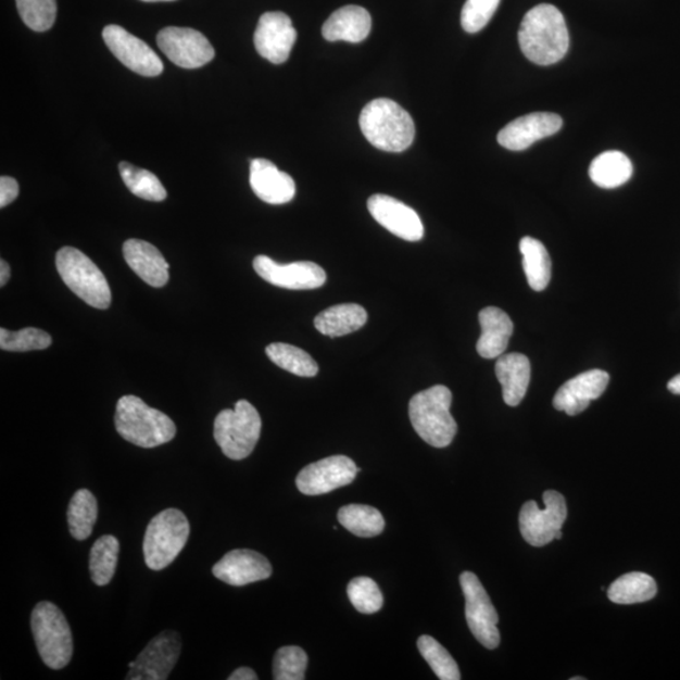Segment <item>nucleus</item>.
I'll return each mask as SVG.
<instances>
[{
    "mask_svg": "<svg viewBox=\"0 0 680 680\" xmlns=\"http://www.w3.org/2000/svg\"><path fill=\"white\" fill-rule=\"evenodd\" d=\"M518 41L525 56L540 66H550L566 56L569 35L564 14L555 5L540 4L520 23Z\"/></svg>",
    "mask_w": 680,
    "mask_h": 680,
    "instance_id": "obj_1",
    "label": "nucleus"
},
{
    "mask_svg": "<svg viewBox=\"0 0 680 680\" xmlns=\"http://www.w3.org/2000/svg\"><path fill=\"white\" fill-rule=\"evenodd\" d=\"M360 125L363 136L377 149L401 153L413 144L415 123L398 102L376 99L362 110Z\"/></svg>",
    "mask_w": 680,
    "mask_h": 680,
    "instance_id": "obj_2",
    "label": "nucleus"
},
{
    "mask_svg": "<svg viewBox=\"0 0 680 680\" xmlns=\"http://www.w3.org/2000/svg\"><path fill=\"white\" fill-rule=\"evenodd\" d=\"M115 427L123 439L146 449L167 444L177 433L169 416L133 394L117 401Z\"/></svg>",
    "mask_w": 680,
    "mask_h": 680,
    "instance_id": "obj_3",
    "label": "nucleus"
},
{
    "mask_svg": "<svg viewBox=\"0 0 680 680\" xmlns=\"http://www.w3.org/2000/svg\"><path fill=\"white\" fill-rule=\"evenodd\" d=\"M453 393L445 386H433L415 394L408 403V416L415 431L427 444L446 448L452 444L457 425L450 407Z\"/></svg>",
    "mask_w": 680,
    "mask_h": 680,
    "instance_id": "obj_4",
    "label": "nucleus"
},
{
    "mask_svg": "<svg viewBox=\"0 0 680 680\" xmlns=\"http://www.w3.org/2000/svg\"><path fill=\"white\" fill-rule=\"evenodd\" d=\"M30 627L46 666L54 670L67 667L74 654V640L60 608L49 601L37 604L30 616Z\"/></svg>",
    "mask_w": 680,
    "mask_h": 680,
    "instance_id": "obj_5",
    "label": "nucleus"
},
{
    "mask_svg": "<svg viewBox=\"0 0 680 680\" xmlns=\"http://www.w3.org/2000/svg\"><path fill=\"white\" fill-rule=\"evenodd\" d=\"M189 521L179 509H165L150 520L146 531V564L153 571H162L168 567L184 551L189 539Z\"/></svg>",
    "mask_w": 680,
    "mask_h": 680,
    "instance_id": "obj_6",
    "label": "nucleus"
},
{
    "mask_svg": "<svg viewBox=\"0 0 680 680\" xmlns=\"http://www.w3.org/2000/svg\"><path fill=\"white\" fill-rule=\"evenodd\" d=\"M56 267L62 281L86 304L102 311L112 304V290L105 275L84 252L62 248L56 255Z\"/></svg>",
    "mask_w": 680,
    "mask_h": 680,
    "instance_id": "obj_7",
    "label": "nucleus"
},
{
    "mask_svg": "<svg viewBox=\"0 0 680 680\" xmlns=\"http://www.w3.org/2000/svg\"><path fill=\"white\" fill-rule=\"evenodd\" d=\"M261 417L247 400L236 402L234 410H224L215 420V440L231 461H243L254 452L261 435Z\"/></svg>",
    "mask_w": 680,
    "mask_h": 680,
    "instance_id": "obj_8",
    "label": "nucleus"
},
{
    "mask_svg": "<svg viewBox=\"0 0 680 680\" xmlns=\"http://www.w3.org/2000/svg\"><path fill=\"white\" fill-rule=\"evenodd\" d=\"M545 508L536 502H527L520 509L519 528L524 539L534 547H543L552 541L563 539V527L567 518V505L563 494L547 490L543 494Z\"/></svg>",
    "mask_w": 680,
    "mask_h": 680,
    "instance_id": "obj_9",
    "label": "nucleus"
},
{
    "mask_svg": "<svg viewBox=\"0 0 680 680\" xmlns=\"http://www.w3.org/2000/svg\"><path fill=\"white\" fill-rule=\"evenodd\" d=\"M461 584L465 596V618L473 635L487 650H495L501 643L500 630L496 627L500 616L492 601L476 574L463 572Z\"/></svg>",
    "mask_w": 680,
    "mask_h": 680,
    "instance_id": "obj_10",
    "label": "nucleus"
},
{
    "mask_svg": "<svg viewBox=\"0 0 680 680\" xmlns=\"http://www.w3.org/2000/svg\"><path fill=\"white\" fill-rule=\"evenodd\" d=\"M156 43L165 56L181 68H200L215 58L209 39L192 28H164L158 34Z\"/></svg>",
    "mask_w": 680,
    "mask_h": 680,
    "instance_id": "obj_11",
    "label": "nucleus"
},
{
    "mask_svg": "<svg viewBox=\"0 0 680 680\" xmlns=\"http://www.w3.org/2000/svg\"><path fill=\"white\" fill-rule=\"evenodd\" d=\"M361 469L352 458L335 455L305 466L298 474L297 488L305 495H322L350 486Z\"/></svg>",
    "mask_w": 680,
    "mask_h": 680,
    "instance_id": "obj_12",
    "label": "nucleus"
},
{
    "mask_svg": "<svg viewBox=\"0 0 680 680\" xmlns=\"http://www.w3.org/2000/svg\"><path fill=\"white\" fill-rule=\"evenodd\" d=\"M102 37L114 56L134 73L147 77L160 76L163 73V62L153 49L123 27L106 26Z\"/></svg>",
    "mask_w": 680,
    "mask_h": 680,
    "instance_id": "obj_13",
    "label": "nucleus"
},
{
    "mask_svg": "<svg viewBox=\"0 0 680 680\" xmlns=\"http://www.w3.org/2000/svg\"><path fill=\"white\" fill-rule=\"evenodd\" d=\"M181 651V640L176 631H163L142 651L136 666L129 669V680H164L176 667Z\"/></svg>",
    "mask_w": 680,
    "mask_h": 680,
    "instance_id": "obj_14",
    "label": "nucleus"
},
{
    "mask_svg": "<svg viewBox=\"0 0 680 680\" xmlns=\"http://www.w3.org/2000/svg\"><path fill=\"white\" fill-rule=\"evenodd\" d=\"M254 268L260 278L282 289L313 290L327 281L323 267L311 261L280 265L270 257L260 255L254 260Z\"/></svg>",
    "mask_w": 680,
    "mask_h": 680,
    "instance_id": "obj_15",
    "label": "nucleus"
},
{
    "mask_svg": "<svg viewBox=\"0 0 680 680\" xmlns=\"http://www.w3.org/2000/svg\"><path fill=\"white\" fill-rule=\"evenodd\" d=\"M298 34L289 15L282 12H267L261 15L255 30V47L261 58L281 65L287 62Z\"/></svg>",
    "mask_w": 680,
    "mask_h": 680,
    "instance_id": "obj_16",
    "label": "nucleus"
},
{
    "mask_svg": "<svg viewBox=\"0 0 680 680\" xmlns=\"http://www.w3.org/2000/svg\"><path fill=\"white\" fill-rule=\"evenodd\" d=\"M367 204L372 217L394 236L411 242L423 240L421 218L405 203L390 196L375 194L369 197Z\"/></svg>",
    "mask_w": 680,
    "mask_h": 680,
    "instance_id": "obj_17",
    "label": "nucleus"
},
{
    "mask_svg": "<svg viewBox=\"0 0 680 680\" xmlns=\"http://www.w3.org/2000/svg\"><path fill=\"white\" fill-rule=\"evenodd\" d=\"M564 122L552 113H534L516 118L498 134V142L513 152H520L533 146L536 141L555 136Z\"/></svg>",
    "mask_w": 680,
    "mask_h": 680,
    "instance_id": "obj_18",
    "label": "nucleus"
},
{
    "mask_svg": "<svg viewBox=\"0 0 680 680\" xmlns=\"http://www.w3.org/2000/svg\"><path fill=\"white\" fill-rule=\"evenodd\" d=\"M212 574L216 579L231 587H244V584L267 580L273 574V567L259 552L235 550L226 553L213 566Z\"/></svg>",
    "mask_w": 680,
    "mask_h": 680,
    "instance_id": "obj_19",
    "label": "nucleus"
},
{
    "mask_svg": "<svg viewBox=\"0 0 680 680\" xmlns=\"http://www.w3.org/2000/svg\"><path fill=\"white\" fill-rule=\"evenodd\" d=\"M610 376L605 370L592 369L569 379L557 391L553 406L569 416L583 413L591 401L597 400L607 389Z\"/></svg>",
    "mask_w": 680,
    "mask_h": 680,
    "instance_id": "obj_20",
    "label": "nucleus"
},
{
    "mask_svg": "<svg viewBox=\"0 0 680 680\" xmlns=\"http://www.w3.org/2000/svg\"><path fill=\"white\" fill-rule=\"evenodd\" d=\"M250 185L261 201L285 204L294 199L295 181L267 160H254L250 165Z\"/></svg>",
    "mask_w": 680,
    "mask_h": 680,
    "instance_id": "obj_21",
    "label": "nucleus"
},
{
    "mask_svg": "<svg viewBox=\"0 0 680 680\" xmlns=\"http://www.w3.org/2000/svg\"><path fill=\"white\" fill-rule=\"evenodd\" d=\"M124 257L134 273L150 287L163 288L169 280V264L152 243L131 239L125 241Z\"/></svg>",
    "mask_w": 680,
    "mask_h": 680,
    "instance_id": "obj_22",
    "label": "nucleus"
},
{
    "mask_svg": "<svg viewBox=\"0 0 680 680\" xmlns=\"http://www.w3.org/2000/svg\"><path fill=\"white\" fill-rule=\"evenodd\" d=\"M370 29L372 18L365 8L345 5L331 14L324 23L322 34L329 42L360 43L369 36Z\"/></svg>",
    "mask_w": 680,
    "mask_h": 680,
    "instance_id": "obj_23",
    "label": "nucleus"
},
{
    "mask_svg": "<svg viewBox=\"0 0 680 680\" xmlns=\"http://www.w3.org/2000/svg\"><path fill=\"white\" fill-rule=\"evenodd\" d=\"M481 336L477 351L486 360L500 358L507 351L514 326L509 315L498 307L489 306L479 313Z\"/></svg>",
    "mask_w": 680,
    "mask_h": 680,
    "instance_id": "obj_24",
    "label": "nucleus"
},
{
    "mask_svg": "<svg viewBox=\"0 0 680 680\" xmlns=\"http://www.w3.org/2000/svg\"><path fill=\"white\" fill-rule=\"evenodd\" d=\"M495 375L503 389V400L516 407L526 398L531 381V363L525 354H502L496 361Z\"/></svg>",
    "mask_w": 680,
    "mask_h": 680,
    "instance_id": "obj_25",
    "label": "nucleus"
},
{
    "mask_svg": "<svg viewBox=\"0 0 680 680\" xmlns=\"http://www.w3.org/2000/svg\"><path fill=\"white\" fill-rule=\"evenodd\" d=\"M368 314L358 304H339L315 316L314 326L330 338L354 333L367 323Z\"/></svg>",
    "mask_w": 680,
    "mask_h": 680,
    "instance_id": "obj_26",
    "label": "nucleus"
},
{
    "mask_svg": "<svg viewBox=\"0 0 680 680\" xmlns=\"http://www.w3.org/2000/svg\"><path fill=\"white\" fill-rule=\"evenodd\" d=\"M632 172L634 168H632L631 161L618 150L600 154L591 163L589 169L591 180L600 188L606 189L618 188L627 184Z\"/></svg>",
    "mask_w": 680,
    "mask_h": 680,
    "instance_id": "obj_27",
    "label": "nucleus"
},
{
    "mask_svg": "<svg viewBox=\"0 0 680 680\" xmlns=\"http://www.w3.org/2000/svg\"><path fill=\"white\" fill-rule=\"evenodd\" d=\"M519 249L521 256H524V268L529 287L536 291H543L549 287L552 273L547 249L533 237H524L520 240Z\"/></svg>",
    "mask_w": 680,
    "mask_h": 680,
    "instance_id": "obj_28",
    "label": "nucleus"
},
{
    "mask_svg": "<svg viewBox=\"0 0 680 680\" xmlns=\"http://www.w3.org/2000/svg\"><path fill=\"white\" fill-rule=\"evenodd\" d=\"M656 582L652 576L643 572H630L619 577L607 590V596L614 604L632 605L646 603L656 595Z\"/></svg>",
    "mask_w": 680,
    "mask_h": 680,
    "instance_id": "obj_29",
    "label": "nucleus"
},
{
    "mask_svg": "<svg viewBox=\"0 0 680 680\" xmlns=\"http://www.w3.org/2000/svg\"><path fill=\"white\" fill-rule=\"evenodd\" d=\"M98 520L97 498L87 489L77 490L67 509L71 536L77 541L89 539Z\"/></svg>",
    "mask_w": 680,
    "mask_h": 680,
    "instance_id": "obj_30",
    "label": "nucleus"
},
{
    "mask_svg": "<svg viewBox=\"0 0 680 680\" xmlns=\"http://www.w3.org/2000/svg\"><path fill=\"white\" fill-rule=\"evenodd\" d=\"M339 524L347 531L369 539L381 534L385 529V518L382 513L369 505L350 504L338 512Z\"/></svg>",
    "mask_w": 680,
    "mask_h": 680,
    "instance_id": "obj_31",
    "label": "nucleus"
},
{
    "mask_svg": "<svg viewBox=\"0 0 680 680\" xmlns=\"http://www.w3.org/2000/svg\"><path fill=\"white\" fill-rule=\"evenodd\" d=\"M121 544L116 537L106 534L93 543L90 552L91 579L98 587H106L116 571L117 555Z\"/></svg>",
    "mask_w": 680,
    "mask_h": 680,
    "instance_id": "obj_32",
    "label": "nucleus"
},
{
    "mask_svg": "<svg viewBox=\"0 0 680 680\" xmlns=\"http://www.w3.org/2000/svg\"><path fill=\"white\" fill-rule=\"evenodd\" d=\"M267 357L276 366L299 377L318 375L319 366L310 353L287 343H273L266 348Z\"/></svg>",
    "mask_w": 680,
    "mask_h": 680,
    "instance_id": "obj_33",
    "label": "nucleus"
},
{
    "mask_svg": "<svg viewBox=\"0 0 680 680\" xmlns=\"http://www.w3.org/2000/svg\"><path fill=\"white\" fill-rule=\"evenodd\" d=\"M118 171H121L125 186L139 199L152 202H162L167 199V191L162 181L152 172L126 162L118 165Z\"/></svg>",
    "mask_w": 680,
    "mask_h": 680,
    "instance_id": "obj_34",
    "label": "nucleus"
},
{
    "mask_svg": "<svg viewBox=\"0 0 680 680\" xmlns=\"http://www.w3.org/2000/svg\"><path fill=\"white\" fill-rule=\"evenodd\" d=\"M418 652L429 663L433 673L441 680H461L462 675L453 656L442 646L438 640L429 635H423L417 640Z\"/></svg>",
    "mask_w": 680,
    "mask_h": 680,
    "instance_id": "obj_35",
    "label": "nucleus"
},
{
    "mask_svg": "<svg viewBox=\"0 0 680 680\" xmlns=\"http://www.w3.org/2000/svg\"><path fill=\"white\" fill-rule=\"evenodd\" d=\"M52 344L47 331L37 328H25L18 331L0 329V348L7 352L42 351Z\"/></svg>",
    "mask_w": 680,
    "mask_h": 680,
    "instance_id": "obj_36",
    "label": "nucleus"
},
{
    "mask_svg": "<svg viewBox=\"0 0 680 680\" xmlns=\"http://www.w3.org/2000/svg\"><path fill=\"white\" fill-rule=\"evenodd\" d=\"M25 25L36 32L52 28L58 15L56 0H15Z\"/></svg>",
    "mask_w": 680,
    "mask_h": 680,
    "instance_id": "obj_37",
    "label": "nucleus"
},
{
    "mask_svg": "<svg viewBox=\"0 0 680 680\" xmlns=\"http://www.w3.org/2000/svg\"><path fill=\"white\" fill-rule=\"evenodd\" d=\"M347 592L355 610L361 614H376L383 606L382 592L369 577H357L352 580L348 584Z\"/></svg>",
    "mask_w": 680,
    "mask_h": 680,
    "instance_id": "obj_38",
    "label": "nucleus"
},
{
    "mask_svg": "<svg viewBox=\"0 0 680 680\" xmlns=\"http://www.w3.org/2000/svg\"><path fill=\"white\" fill-rule=\"evenodd\" d=\"M307 667V655L299 646H284L275 654V680H303Z\"/></svg>",
    "mask_w": 680,
    "mask_h": 680,
    "instance_id": "obj_39",
    "label": "nucleus"
},
{
    "mask_svg": "<svg viewBox=\"0 0 680 680\" xmlns=\"http://www.w3.org/2000/svg\"><path fill=\"white\" fill-rule=\"evenodd\" d=\"M501 0H466L462 11V26L468 34L486 28L500 7Z\"/></svg>",
    "mask_w": 680,
    "mask_h": 680,
    "instance_id": "obj_40",
    "label": "nucleus"
},
{
    "mask_svg": "<svg viewBox=\"0 0 680 680\" xmlns=\"http://www.w3.org/2000/svg\"><path fill=\"white\" fill-rule=\"evenodd\" d=\"M20 194L18 181L11 177L0 178V207L11 204Z\"/></svg>",
    "mask_w": 680,
    "mask_h": 680,
    "instance_id": "obj_41",
    "label": "nucleus"
},
{
    "mask_svg": "<svg viewBox=\"0 0 680 680\" xmlns=\"http://www.w3.org/2000/svg\"><path fill=\"white\" fill-rule=\"evenodd\" d=\"M229 680H256L259 679L257 675L254 670L242 667L234 671L231 676L228 677Z\"/></svg>",
    "mask_w": 680,
    "mask_h": 680,
    "instance_id": "obj_42",
    "label": "nucleus"
},
{
    "mask_svg": "<svg viewBox=\"0 0 680 680\" xmlns=\"http://www.w3.org/2000/svg\"><path fill=\"white\" fill-rule=\"evenodd\" d=\"M11 279V266L5 260L0 261V287H5V284Z\"/></svg>",
    "mask_w": 680,
    "mask_h": 680,
    "instance_id": "obj_43",
    "label": "nucleus"
},
{
    "mask_svg": "<svg viewBox=\"0 0 680 680\" xmlns=\"http://www.w3.org/2000/svg\"><path fill=\"white\" fill-rule=\"evenodd\" d=\"M668 390L671 393L680 394V375L676 376L673 379H670L668 383Z\"/></svg>",
    "mask_w": 680,
    "mask_h": 680,
    "instance_id": "obj_44",
    "label": "nucleus"
},
{
    "mask_svg": "<svg viewBox=\"0 0 680 680\" xmlns=\"http://www.w3.org/2000/svg\"><path fill=\"white\" fill-rule=\"evenodd\" d=\"M141 2L158 3V2H174V0H141Z\"/></svg>",
    "mask_w": 680,
    "mask_h": 680,
    "instance_id": "obj_45",
    "label": "nucleus"
},
{
    "mask_svg": "<svg viewBox=\"0 0 680 680\" xmlns=\"http://www.w3.org/2000/svg\"><path fill=\"white\" fill-rule=\"evenodd\" d=\"M571 680H584V678L583 677H575V678H571Z\"/></svg>",
    "mask_w": 680,
    "mask_h": 680,
    "instance_id": "obj_46",
    "label": "nucleus"
}]
</instances>
